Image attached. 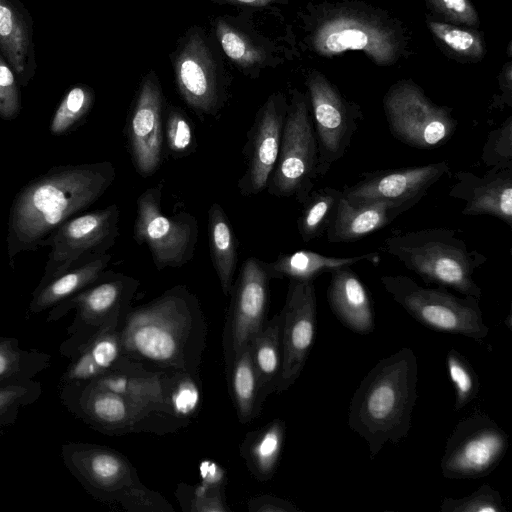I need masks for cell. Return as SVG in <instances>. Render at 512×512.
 Returning a JSON list of instances; mask_svg holds the SVG:
<instances>
[{
	"mask_svg": "<svg viewBox=\"0 0 512 512\" xmlns=\"http://www.w3.org/2000/svg\"><path fill=\"white\" fill-rule=\"evenodd\" d=\"M207 324L198 298L177 285L130 309L120 326L123 356L157 372L198 376Z\"/></svg>",
	"mask_w": 512,
	"mask_h": 512,
	"instance_id": "cell-1",
	"label": "cell"
},
{
	"mask_svg": "<svg viewBox=\"0 0 512 512\" xmlns=\"http://www.w3.org/2000/svg\"><path fill=\"white\" fill-rule=\"evenodd\" d=\"M116 176L109 161L59 165L32 179L16 194L8 217L7 254L44 247L45 241L65 221L96 202Z\"/></svg>",
	"mask_w": 512,
	"mask_h": 512,
	"instance_id": "cell-2",
	"label": "cell"
},
{
	"mask_svg": "<svg viewBox=\"0 0 512 512\" xmlns=\"http://www.w3.org/2000/svg\"><path fill=\"white\" fill-rule=\"evenodd\" d=\"M418 362L404 347L381 359L355 390L348 425L367 443L374 460L386 443L398 444L407 437L417 401Z\"/></svg>",
	"mask_w": 512,
	"mask_h": 512,
	"instance_id": "cell-3",
	"label": "cell"
},
{
	"mask_svg": "<svg viewBox=\"0 0 512 512\" xmlns=\"http://www.w3.org/2000/svg\"><path fill=\"white\" fill-rule=\"evenodd\" d=\"M384 250L417 274L426 284L452 288L464 296L480 299L481 288L474 272L487 261L470 250L449 228H425L395 233L384 241Z\"/></svg>",
	"mask_w": 512,
	"mask_h": 512,
	"instance_id": "cell-4",
	"label": "cell"
},
{
	"mask_svg": "<svg viewBox=\"0 0 512 512\" xmlns=\"http://www.w3.org/2000/svg\"><path fill=\"white\" fill-rule=\"evenodd\" d=\"M61 458L71 475L93 498L120 504L131 512H171L170 503L143 485L128 459L107 446L67 442Z\"/></svg>",
	"mask_w": 512,
	"mask_h": 512,
	"instance_id": "cell-5",
	"label": "cell"
},
{
	"mask_svg": "<svg viewBox=\"0 0 512 512\" xmlns=\"http://www.w3.org/2000/svg\"><path fill=\"white\" fill-rule=\"evenodd\" d=\"M58 387L62 405L76 418L103 434L166 432L187 424L90 381L68 383Z\"/></svg>",
	"mask_w": 512,
	"mask_h": 512,
	"instance_id": "cell-6",
	"label": "cell"
},
{
	"mask_svg": "<svg viewBox=\"0 0 512 512\" xmlns=\"http://www.w3.org/2000/svg\"><path fill=\"white\" fill-rule=\"evenodd\" d=\"M380 281L386 292L413 319L422 325L482 342L489 333L478 298L457 297L447 288L420 286L405 275H384Z\"/></svg>",
	"mask_w": 512,
	"mask_h": 512,
	"instance_id": "cell-7",
	"label": "cell"
},
{
	"mask_svg": "<svg viewBox=\"0 0 512 512\" xmlns=\"http://www.w3.org/2000/svg\"><path fill=\"white\" fill-rule=\"evenodd\" d=\"M180 97L200 118L217 117L228 100L221 57L200 26L190 27L170 55Z\"/></svg>",
	"mask_w": 512,
	"mask_h": 512,
	"instance_id": "cell-8",
	"label": "cell"
},
{
	"mask_svg": "<svg viewBox=\"0 0 512 512\" xmlns=\"http://www.w3.org/2000/svg\"><path fill=\"white\" fill-rule=\"evenodd\" d=\"M140 282L129 275L104 271L91 285L49 309L46 321L56 322L76 310L72 323L67 327V338L61 343L59 353L70 359L110 319L125 315Z\"/></svg>",
	"mask_w": 512,
	"mask_h": 512,
	"instance_id": "cell-9",
	"label": "cell"
},
{
	"mask_svg": "<svg viewBox=\"0 0 512 512\" xmlns=\"http://www.w3.org/2000/svg\"><path fill=\"white\" fill-rule=\"evenodd\" d=\"M306 94L293 90L288 103L280 149L266 189L272 196L302 204L318 177V147Z\"/></svg>",
	"mask_w": 512,
	"mask_h": 512,
	"instance_id": "cell-10",
	"label": "cell"
},
{
	"mask_svg": "<svg viewBox=\"0 0 512 512\" xmlns=\"http://www.w3.org/2000/svg\"><path fill=\"white\" fill-rule=\"evenodd\" d=\"M163 183L149 187L137 198L133 238L146 245L158 270L180 268L194 256L198 240L195 216L180 211L167 216L162 212Z\"/></svg>",
	"mask_w": 512,
	"mask_h": 512,
	"instance_id": "cell-11",
	"label": "cell"
},
{
	"mask_svg": "<svg viewBox=\"0 0 512 512\" xmlns=\"http://www.w3.org/2000/svg\"><path fill=\"white\" fill-rule=\"evenodd\" d=\"M119 216L118 206L111 204L77 214L62 223L45 241L44 246H50L51 251L37 287L70 268L105 254L119 235Z\"/></svg>",
	"mask_w": 512,
	"mask_h": 512,
	"instance_id": "cell-12",
	"label": "cell"
},
{
	"mask_svg": "<svg viewBox=\"0 0 512 512\" xmlns=\"http://www.w3.org/2000/svg\"><path fill=\"white\" fill-rule=\"evenodd\" d=\"M383 104L392 136L413 148L441 146L457 128L451 110L433 103L411 81H401L392 86Z\"/></svg>",
	"mask_w": 512,
	"mask_h": 512,
	"instance_id": "cell-13",
	"label": "cell"
},
{
	"mask_svg": "<svg viewBox=\"0 0 512 512\" xmlns=\"http://www.w3.org/2000/svg\"><path fill=\"white\" fill-rule=\"evenodd\" d=\"M507 449V433L488 415L476 412L453 429L440 468L446 479L484 477L499 465Z\"/></svg>",
	"mask_w": 512,
	"mask_h": 512,
	"instance_id": "cell-14",
	"label": "cell"
},
{
	"mask_svg": "<svg viewBox=\"0 0 512 512\" xmlns=\"http://www.w3.org/2000/svg\"><path fill=\"white\" fill-rule=\"evenodd\" d=\"M272 279L274 276L268 262L254 256L243 262L230 292L231 303L223 342L227 370L233 359L265 325Z\"/></svg>",
	"mask_w": 512,
	"mask_h": 512,
	"instance_id": "cell-15",
	"label": "cell"
},
{
	"mask_svg": "<svg viewBox=\"0 0 512 512\" xmlns=\"http://www.w3.org/2000/svg\"><path fill=\"white\" fill-rule=\"evenodd\" d=\"M307 87L318 147L317 173L324 176L348 151L362 114L316 71L310 74Z\"/></svg>",
	"mask_w": 512,
	"mask_h": 512,
	"instance_id": "cell-16",
	"label": "cell"
},
{
	"mask_svg": "<svg viewBox=\"0 0 512 512\" xmlns=\"http://www.w3.org/2000/svg\"><path fill=\"white\" fill-rule=\"evenodd\" d=\"M312 43L322 56L358 50L379 65L393 63L398 52L396 35L388 26L352 12H339L324 19L315 30Z\"/></svg>",
	"mask_w": 512,
	"mask_h": 512,
	"instance_id": "cell-17",
	"label": "cell"
},
{
	"mask_svg": "<svg viewBox=\"0 0 512 512\" xmlns=\"http://www.w3.org/2000/svg\"><path fill=\"white\" fill-rule=\"evenodd\" d=\"M313 281L289 280L281 328L282 369L275 392L287 391L303 371L316 331Z\"/></svg>",
	"mask_w": 512,
	"mask_h": 512,
	"instance_id": "cell-18",
	"label": "cell"
},
{
	"mask_svg": "<svg viewBox=\"0 0 512 512\" xmlns=\"http://www.w3.org/2000/svg\"><path fill=\"white\" fill-rule=\"evenodd\" d=\"M164 103L159 78L150 70L141 80L126 125L131 160L137 173L144 178L153 175L161 163Z\"/></svg>",
	"mask_w": 512,
	"mask_h": 512,
	"instance_id": "cell-19",
	"label": "cell"
},
{
	"mask_svg": "<svg viewBox=\"0 0 512 512\" xmlns=\"http://www.w3.org/2000/svg\"><path fill=\"white\" fill-rule=\"evenodd\" d=\"M287 108L285 96L276 92L258 109L243 149L247 168L238 182L243 196L257 195L266 189L278 157Z\"/></svg>",
	"mask_w": 512,
	"mask_h": 512,
	"instance_id": "cell-20",
	"label": "cell"
},
{
	"mask_svg": "<svg viewBox=\"0 0 512 512\" xmlns=\"http://www.w3.org/2000/svg\"><path fill=\"white\" fill-rule=\"evenodd\" d=\"M450 172L447 162L363 172L355 184L345 186L344 198L352 205L378 201L422 199L427 191Z\"/></svg>",
	"mask_w": 512,
	"mask_h": 512,
	"instance_id": "cell-21",
	"label": "cell"
},
{
	"mask_svg": "<svg viewBox=\"0 0 512 512\" xmlns=\"http://www.w3.org/2000/svg\"><path fill=\"white\" fill-rule=\"evenodd\" d=\"M449 195L465 202L462 214L491 215L512 227V167H491L484 175L455 174Z\"/></svg>",
	"mask_w": 512,
	"mask_h": 512,
	"instance_id": "cell-22",
	"label": "cell"
},
{
	"mask_svg": "<svg viewBox=\"0 0 512 512\" xmlns=\"http://www.w3.org/2000/svg\"><path fill=\"white\" fill-rule=\"evenodd\" d=\"M420 199L350 204L342 195L334 217L326 230L329 243L360 240L393 222L415 206Z\"/></svg>",
	"mask_w": 512,
	"mask_h": 512,
	"instance_id": "cell-23",
	"label": "cell"
},
{
	"mask_svg": "<svg viewBox=\"0 0 512 512\" xmlns=\"http://www.w3.org/2000/svg\"><path fill=\"white\" fill-rule=\"evenodd\" d=\"M213 30L225 56L249 78H258L264 68L275 63L271 43L236 17L215 18Z\"/></svg>",
	"mask_w": 512,
	"mask_h": 512,
	"instance_id": "cell-24",
	"label": "cell"
},
{
	"mask_svg": "<svg viewBox=\"0 0 512 512\" xmlns=\"http://www.w3.org/2000/svg\"><path fill=\"white\" fill-rule=\"evenodd\" d=\"M0 51L26 86L36 69L33 21L19 0H0Z\"/></svg>",
	"mask_w": 512,
	"mask_h": 512,
	"instance_id": "cell-25",
	"label": "cell"
},
{
	"mask_svg": "<svg viewBox=\"0 0 512 512\" xmlns=\"http://www.w3.org/2000/svg\"><path fill=\"white\" fill-rule=\"evenodd\" d=\"M125 315L110 319L69 359L58 386L91 381L119 364L123 358L120 326Z\"/></svg>",
	"mask_w": 512,
	"mask_h": 512,
	"instance_id": "cell-26",
	"label": "cell"
},
{
	"mask_svg": "<svg viewBox=\"0 0 512 512\" xmlns=\"http://www.w3.org/2000/svg\"><path fill=\"white\" fill-rule=\"evenodd\" d=\"M327 301L339 321L351 331L369 334L374 330V313L368 290L350 266L331 272Z\"/></svg>",
	"mask_w": 512,
	"mask_h": 512,
	"instance_id": "cell-27",
	"label": "cell"
},
{
	"mask_svg": "<svg viewBox=\"0 0 512 512\" xmlns=\"http://www.w3.org/2000/svg\"><path fill=\"white\" fill-rule=\"evenodd\" d=\"M112 256L105 253L79 266L68 269L36 287L28 306V315H37L51 309L94 283L107 268Z\"/></svg>",
	"mask_w": 512,
	"mask_h": 512,
	"instance_id": "cell-28",
	"label": "cell"
},
{
	"mask_svg": "<svg viewBox=\"0 0 512 512\" xmlns=\"http://www.w3.org/2000/svg\"><path fill=\"white\" fill-rule=\"evenodd\" d=\"M282 310L265 323L250 342L252 363L258 382L256 416L266 397L275 392L282 369L281 328Z\"/></svg>",
	"mask_w": 512,
	"mask_h": 512,
	"instance_id": "cell-29",
	"label": "cell"
},
{
	"mask_svg": "<svg viewBox=\"0 0 512 512\" xmlns=\"http://www.w3.org/2000/svg\"><path fill=\"white\" fill-rule=\"evenodd\" d=\"M379 254L372 252L353 257H331L308 250L280 254L273 262H268L274 279L288 278L297 281H314L324 272L351 266L358 262H377Z\"/></svg>",
	"mask_w": 512,
	"mask_h": 512,
	"instance_id": "cell-30",
	"label": "cell"
},
{
	"mask_svg": "<svg viewBox=\"0 0 512 512\" xmlns=\"http://www.w3.org/2000/svg\"><path fill=\"white\" fill-rule=\"evenodd\" d=\"M208 240L221 290L229 296L238 261V241L228 216L217 202H213L208 210Z\"/></svg>",
	"mask_w": 512,
	"mask_h": 512,
	"instance_id": "cell-31",
	"label": "cell"
},
{
	"mask_svg": "<svg viewBox=\"0 0 512 512\" xmlns=\"http://www.w3.org/2000/svg\"><path fill=\"white\" fill-rule=\"evenodd\" d=\"M285 438V423L276 418L243 440L240 452L249 471L258 481L270 480L275 474Z\"/></svg>",
	"mask_w": 512,
	"mask_h": 512,
	"instance_id": "cell-32",
	"label": "cell"
},
{
	"mask_svg": "<svg viewBox=\"0 0 512 512\" xmlns=\"http://www.w3.org/2000/svg\"><path fill=\"white\" fill-rule=\"evenodd\" d=\"M50 365L49 353L21 349L17 338L0 336V386L29 383Z\"/></svg>",
	"mask_w": 512,
	"mask_h": 512,
	"instance_id": "cell-33",
	"label": "cell"
},
{
	"mask_svg": "<svg viewBox=\"0 0 512 512\" xmlns=\"http://www.w3.org/2000/svg\"><path fill=\"white\" fill-rule=\"evenodd\" d=\"M341 196L342 190L334 187H323L310 192L302 203L297 219L298 232L303 242L315 240L326 232Z\"/></svg>",
	"mask_w": 512,
	"mask_h": 512,
	"instance_id": "cell-34",
	"label": "cell"
},
{
	"mask_svg": "<svg viewBox=\"0 0 512 512\" xmlns=\"http://www.w3.org/2000/svg\"><path fill=\"white\" fill-rule=\"evenodd\" d=\"M227 371L238 420L242 424H247L256 417L258 397V382L250 344L233 359Z\"/></svg>",
	"mask_w": 512,
	"mask_h": 512,
	"instance_id": "cell-35",
	"label": "cell"
},
{
	"mask_svg": "<svg viewBox=\"0 0 512 512\" xmlns=\"http://www.w3.org/2000/svg\"><path fill=\"white\" fill-rule=\"evenodd\" d=\"M94 101L95 93L91 87L84 84L71 87L53 114L50 133L62 136L76 130L91 111Z\"/></svg>",
	"mask_w": 512,
	"mask_h": 512,
	"instance_id": "cell-36",
	"label": "cell"
},
{
	"mask_svg": "<svg viewBox=\"0 0 512 512\" xmlns=\"http://www.w3.org/2000/svg\"><path fill=\"white\" fill-rule=\"evenodd\" d=\"M446 367L455 391L454 410L459 411L478 395L479 377L469 361L455 349L447 353Z\"/></svg>",
	"mask_w": 512,
	"mask_h": 512,
	"instance_id": "cell-37",
	"label": "cell"
},
{
	"mask_svg": "<svg viewBox=\"0 0 512 512\" xmlns=\"http://www.w3.org/2000/svg\"><path fill=\"white\" fill-rule=\"evenodd\" d=\"M42 384L33 380L21 385L0 386V435L18 419L20 410L37 402Z\"/></svg>",
	"mask_w": 512,
	"mask_h": 512,
	"instance_id": "cell-38",
	"label": "cell"
},
{
	"mask_svg": "<svg viewBox=\"0 0 512 512\" xmlns=\"http://www.w3.org/2000/svg\"><path fill=\"white\" fill-rule=\"evenodd\" d=\"M163 131L164 141L171 155L183 157L195 151L196 138L192 122L179 107L167 108Z\"/></svg>",
	"mask_w": 512,
	"mask_h": 512,
	"instance_id": "cell-39",
	"label": "cell"
},
{
	"mask_svg": "<svg viewBox=\"0 0 512 512\" xmlns=\"http://www.w3.org/2000/svg\"><path fill=\"white\" fill-rule=\"evenodd\" d=\"M429 28L445 47L460 56L480 58L484 53L482 40L475 32L434 21L429 23Z\"/></svg>",
	"mask_w": 512,
	"mask_h": 512,
	"instance_id": "cell-40",
	"label": "cell"
},
{
	"mask_svg": "<svg viewBox=\"0 0 512 512\" xmlns=\"http://www.w3.org/2000/svg\"><path fill=\"white\" fill-rule=\"evenodd\" d=\"M441 512H507L502 497L488 484L462 498L445 496L440 505Z\"/></svg>",
	"mask_w": 512,
	"mask_h": 512,
	"instance_id": "cell-41",
	"label": "cell"
},
{
	"mask_svg": "<svg viewBox=\"0 0 512 512\" xmlns=\"http://www.w3.org/2000/svg\"><path fill=\"white\" fill-rule=\"evenodd\" d=\"M481 161L487 167H512V115L492 130L483 146Z\"/></svg>",
	"mask_w": 512,
	"mask_h": 512,
	"instance_id": "cell-42",
	"label": "cell"
},
{
	"mask_svg": "<svg viewBox=\"0 0 512 512\" xmlns=\"http://www.w3.org/2000/svg\"><path fill=\"white\" fill-rule=\"evenodd\" d=\"M21 109L19 83L6 59L0 54V118L12 120Z\"/></svg>",
	"mask_w": 512,
	"mask_h": 512,
	"instance_id": "cell-43",
	"label": "cell"
},
{
	"mask_svg": "<svg viewBox=\"0 0 512 512\" xmlns=\"http://www.w3.org/2000/svg\"><path fill=\"white\" fill-rule=\"evenodd\" d=\"M431 7L452 22L469 26L478 23V15L469 0H427Z\"/></svg>",
	"mask_w": 512,
	"mask_h": 512,
	"instance_id": "cell-44",
	"label": "cell"
},
{
	"mask_svg": "<svg viewBox=\"0 0 512 512\" xmlns=\"http://www.w3.org/2000/svg\"><path fill=\"white\" fill-rule=\"evenodd\" d=\"M189 511L193 512H213L229 511L225 505L220 486L203 483L196 488L193 498L190 501Z\"/></svg>",
	"mask_w": 512,
	"mask_h": 512,
	"instance_id": "cell-45",
	"label": "cell"
},
{
	"mask_svg": "<svg viewBox=\"0 0 512 512\" xmlns=\"http://www.w3.org/2000/svg\"><path fill=\"white\" fill-rule=\"evenodd\" d=\"M250 512H299L294 503L272 495H258L247 503Z\"/></svg>",
	"mask_w": 512,
	"mask_h": 512,
	"instance_id": "cell-46",
	"label": "cell"
},
{
	"mask_svg": "<svg viewBox=\"0 0 512 512\" xmlns=\"http://www.w3.org/2000/svg\"><path fill=\"white\" fill-rule=\"evenodd\" d=\"M221 5H231L239 8L261 9L275 3H283L284 0H210Z\"/></svg>",
	"mask_w": 512,
	"mask_h": 512,
	"instance_id": "cell-47",
	"label": "cell"
}]
</instances>
